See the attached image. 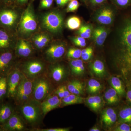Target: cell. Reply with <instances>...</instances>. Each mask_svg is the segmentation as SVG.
<instances>
[{
  "label": "cell",
  "instance_id": "1",
  "mask_svg": "<svg viewBox=\"0 0 131 131\" xmlns=\"http://www.w3.org/2000/svg\"><path fill=\"white\" fill-rule=\"evenodd\" d=\"M119 45L114 56L117 76L121 78L126 88L131 86V20L124 26Z\"/></svg>",
  "mask_w": 131,
  "mask_h": 131
},
{
  "label": "cell",
  "instance_id": "2",
  "mask_svg": "<svg viewBox=\"0 0 131 131\" xmlns=\"http://www.w3.org/2000/svg\"><path fill=\"white\" fill-rule=\"evenodd\" d=\"M15 109L21 115L30 131L40 128L43 124L44 116L40 103L32 99L19 106Z\"/></svg>",
  "mask_w": 131,
  "mask_h": 131
},
{
  "label": "cell",
  "instance_id": "3",
  "mask_svg": "<svg viewBox=\"0 0 131 131\" xmlns=\"http://www.w3.org/2000/svg\"><path fill=\"white\" fill-rule=\"evenodd\" d=\"M48 65L45 60L38 58L29 59L20 63L17 62L16 64L22 74L31 80L46 74Z\"/></svg>",
  "mask_w": 131,
  "mask_h": 131
},
{
  "label": "cell",
  "instance_id": "4",
  "mask_svg": "<svg viewBox=\"0 0 131 131\" xmlns=\"http://www.w3.org/2000/svg\"><path fill=\"white\" fill-rule=\"evenodd\" d=\"M56 87L46 74L33 80L32 99L41 103L54 93Z\"/></svg>",
  "mask_w": 131,
  "mask_h": 131
},
{
  "label": "cell",
  "instance_id": "5",
  "mask_svg": "<svg viewBox=\"0 0 131 131\" xmlns=\"http://www.w3.org/2000/svg\"><path fill=\"white\" fill-rule=\"evenodd\" d=\"M18 17L13 6L0 7V27L14 33Z\"/></svg>",
  "mask_w": 131,
  "mask_h": 131
},
{
  "label": "cell",
  "instance_id": "6",
  "mask_svg": "<svg viewBox=\"0 0 131 131\" xmlns=\"http://www.w3.org/2000/svg\"><path fill=\"white\" fill-rule=\"evenodd\" d=\"M33 80H30L22 74V77L16 90L13 101L18 106L32 98Z\"/></svg>",
  "mask_w": 131,
  "mask_h": 131
},
{
  "label": "cell",
  "instance_id": "7",
  "mask_svg": "<svg viewBox=\"0 0 131 131\" xmlns=\"http://www.w3.org/2000/svg\"><path fill=\"white\" fill-rule=\"evenodd\" d=\"M37 27V23L31 4L28 5L24 11L19 25V31L23 35H28L34 32Z\"/></svg>",
  "mask_w": 131,
  "mask_h": 131
},
{
  "label": "cell",
  "instance_id": "8",
  "mask_svg": "<svg viewBox=\"0 0 131 131\" xmlns=\"http://www.w3.org/2000/svg\"><path fill=\"white\" fill-rule=\"evenodd\" d=\"M63 19L61 15L56 12L45 14L42 18V24L44 28L52 33L59 31L62 27Z\"/></svg>",
  "mask_w": 131,
  "mask_h": 131
},
{
  "label": "cell",
  "instance_id": "9",
  "mask_svg": "<svg viewBox=\"0 0 131 131\" xmlns=\"http://www.w3.org/2000/svg\"><path fill=\"white\" fill-rule=\"evenodd\" d=\"M46 76L55 86L64 82L68 77V71L63 65L54 63L49 64Z\"/></svg>",
  "mask_w": 131,
  "mask_h": 131
},
{
  "label": "cell",
  "instance_id": "10",
  "mask_svg": "<svg viewBox=\"0 0 131 131\" xmlns=\"http://www.w3.org/2000/svg\"><path fill=\"white\" fill-rule=\"evenodd\" d=\"M1 127L2 131H30V128L16 109L9 119Z\"/></svg>",
  "mask_w": 131,
  "mask_h": 131
},
{
  "label": "cell",
  "instance_id": "11",
  "mask_svg": "<svg viewBox=\"0 0 131 131\" xmlns=\"http://www.w3.org/2000/svg\"><path fill=\"white\" fill-rule=\"evenodd\" d=\"M22 74L16 64L7 75V98L13 101L21 81Z\"/></svg>",
  "mask_w": 131,
  "mask_h": 131
},
{
  "label": "cell",
  "instance_id": "12",
  "mask_svg": "<svg viewBox=\"0 0 131 131\" xmlns=\"http://www.w3.org/2000/svg\"><path fill=\"white\" fill-rule=\"evenodd\" d=\"M17 62L14 50L0 52V75L7 76Z\"/></svg>",
  "mask_w": 131,
  "mask_h": 131
},
{
  "label": "cell",
  "instance_id": "13",
  "mask_svg": "<svg viewBox=\"0 0 131 131\" xmlns=\"http://www.w3.org/2000/svg\"><path fill=\"white\" fill-rule=\"evenodd\" d=\"M65 47L62 44H53L46 49L43 54L45 61L49 64L56 63L64 55Z\"/></svg>",
  "mask_w": 131,
  "mask_h": 131
},
{
  "label": "cell",
  "instance_id": "14",
  "mask_svg": "<svg viewBox=\"0 0 131 131\" xmlns=\"http://www.w3.org/2000/svg\"><path fill=\"white\" fill-rule=\"evenodd\" d=\"M16 43L14 33L0 27V52L13 50Z\"/></svg>",
  "mask_w": 131,
  "mask_h": 131
},
{
  "label": "cell",
  "instance_id": "15",
  "mask_svg": "<svg viewBox=\"0 0 131 131\" xmlns=\"http://www.w3.org/2000/svg\"><path fill=\"white\" fill-rule=\"evenodd\" d=\"M16 58H29L33 54L34 49L31 45L24 39H20L16 42L14 49Z\"/></svg>",
  "mask_w": 131,
  "mask_h": 131
},
{
  "label": "cell",
  "instance_id": "16",
  "mask_svg": "<svg viewBox=\"0 0 131 131\" xmlns=\"http://www.w3.org/2000/svg\"><path fill=\"white\" fill-rule=\"evenodd\" d=\"M61 99L54 93L52 94L40 103L44 116L49 112L61 106Z\"/></svg>",
  "mask_w": 131,
  "mask_h": 131
},
{
  "label": "cell",
  "instance_id": "17",
  "mask_svg": "<svg viewBox=\"0 0 131 131\" xmlns=\"http://www.w3.org/2000/svg\"><path fill=\"white\" fill-rule=\"evenodd\" d=\"M15 110V105L10 102H0V126L7 121Z\"/></svg>",
  "mask_w": 131,
  "mask_h": 131
},
{
  "label": "cell",
  "instance_id": "18",
  "mask_svg": "<svg viewBox=\"0 0 131 131\" xmlns=\"http://www.w3.org/2000/svg\"><path fill=\"white\" fill-rule=\"evenodd\" d=\"M118 116L114 108H108L103 110L101 115L102 122L107 126H111L117 121Z\"/></svg>",
  "mask_w": 131,
  "mask_h": 131
},
{
  "label": "cell",
  "instance_id": "19",
  "mask_svg": "<svg viewBox=\"0 0 131 131\" xmlns=\"http://www.w3.org/2000/svg\"><path fill=\"white\" fill-rule=\"evenodd\" d=\"M110 82L112 88L115 90L120 98L126 96V90L124 82L118 76H113L111 78Z\"/></svg>",
  "mask_w": 131,
  "mask_h": 131
},
{
  "label": "cell",
  "instance_id": "20",
  "mask_svg": "<svg viewBox=\"0 0 131 131\" xmlns=\"http://www.w3.org/2000/svg\"><path fill=\"white\" fill-rule=\"evenodd\" d=\"M71 74L74 76H81L84 73L85 68L81 59H74L69 62Z\"/></svg>",
  "mask_w": 131,
  "mask_h": 131
},
{
  "label": "cell",
  "instance_id": "21",
  "mask_svg": "<svg viewBox=\"0 0 131 131\" xmlns=\"http://www.w3.org/2000/svg\"><path fill=\"white\" fill-rule=\"evenodd\" d=\"M85 101L89 107L95 112L100 110L103 104L101 97L96 95L89 96L85 100Z\"/></svg>",
  "mask_w": 131,
  "mask_h": 131
},
{
  "label": "cell",
  "instance_id": "22",
  "mask_svg": "<svg viewBox=\"0 0 131 131\" xmlns=\"http://www.w3.org/2000/svg\"><path fill=\"white\" fill-rule=\"evenodd\" d=\"M66 86L71 94L80 95L84 92L83 84L78 80H73L69 81Z\"/></svg>",
  "mask_w": 131,
  "mask_h": 131
},
{
  "label": "cell",
  "instance_id": "23",
  "mask_svg": "<svg viewBox=\"0 0 131 131\" xmlns=\"http://www.w3.org/2000/svg\"><path fill=\"white\" fill-rule=\"evenodd\" d=\"M118 122L127 123L131 125V106H126L122 108L119 112Z\"/></svg>",
  "mask_w": 131,
  "mask_h": 131
},
{
  "label": "cell",
  "instance_id": "24",
  "mask_svg": "<svg viewBox=\"0 0 131 131\" xmlns=\"http://www.w3.org/2000/svg\"><path fill=\"white\" fill-rule=\"evenodd\" d=\"M113 17V12L111 9L105 8L101 11L97 17V20L101 24L109 25L112 23Z\"/></svg>",
  "mask_w": 131,
  "mask_h": 131
},
{
  "label": "cell",
  "instance_id": "25",
  "mask_svg": "<svg viewBox=\"0 0 131 131\" xmlns=\"http://www.w3.org/2000/svg\"><path fill=\"white\" fill-rule=\"evenodd\" d=\"M85 99L80 95L71 94L67 97L61 99V106H66L83 103Z\"/></svg>",
  "mask_w": 131,
  "mask_h": 131
},
{
  "label": "cell",
  "instance_id": "26",
  "mask_svg": "<svg viewBox=\"0 0 131 131\" xmlns=\"http://www.w3.org/2000/svg\"><path fill=\"white\" fill-rule=\"evenodd\" d=\"M107 35V32L105 28L102 27H98L95 28L94 31V39L98 45H103Z\"/></svg>",
  "mask_w": 131,
  "mask_h": 131
},
{
  "label": "cell",
  "instance_id": "27",
  "mask_svg": "<svg viewBox=\"0 0 131 131\" xmlns=\"http://www.w3.org/2000/svg\"><path fill=\"white\" fill-rule=\"evenodd\" d=\"M50 40L49 37L44 34H39L35 35L33 38L34 44L37 49H42L44 48Z\"/></svg>",
  "mask_w": 131,
  "mask_h": 131
},
{
  "label": "cell",
  "instance_id": "28",
  "mask_svg": "<svg viewBox=\"0 0 131 131\" xmlns=\"http://www.w3.org/2000/svg\"><path fill=\"white\" fill-rule=\"evenodd\" d=\"M104 98L108 104L114 105L119 102L120 97L117 91L112 88H110L106 91Z\"/></svg>",
  "mask_w": 131,
  "mask_h": 131
},
{
  "label": "cell",
  "instance_id": "29",
  "mask_svg": "<svg viewBox=\"0 0 131 131\" xmlns=\"http://www.w3.org/2000/svg\"><path fill=\"white\" fill-rule=\"evenodd\" d=\"M91 69L94 74L99 77H102L105 74V66L102 61L96 60L92 64Z\"/></svg>",
  "mask_w": 131,
  "mask_h": 131
},
{
  "label": "cell",
  "instance_id": "30",
  "mask_svg": "<svg viewBox=\"0 0 131 131\" xmlns=\"http://www.w3.org/2000/svg\"><path fill=\"white\" fill-rule=\"evenodd\" d=\"M7 76L0 75V102L7 98Z\"/></svg>",
  "mask_w": 131,
  "mask_h": 131
},
{
  "label": "cell",
  "instance_id": "31",
  "mask_svg": "<svg viewBox=\"0 0 131 131\" xmlns=\"http://www.w3.org/2000/svg\"><path fill=\"white\" fill-rule=\"evenodd\" d=\"M102 88L101 84L95 79H90L88 82L87 90L89 93H96L100 91Z\"/></svg>",
  "mask_w": 131,
  "mask_h": 131
},
{
  "label": "cell",
  "instance_id": "32",
  "mask_svg": "<svg viewBox=\"0 0 131 131\" xmlns=\"http://www.w3.org/2000/svg\"><path fill=\"white\" fill-rule=\"evenodd\" d=\"M81 21L77 16H74L70 17L67 21V27L71 30H75L80 28Z\"/></svg>",
  "mask_w": 131,
  "mask_h": 131
},
{
  "label": "cell",
  "instance_id": "33",
  "mask_svg": "<svg viewBox=\"0 0 131 131\" xmlns=\"http://www.w3.org/2000/svg\"><path fill=\"white\" fill-rule=\"evenodd\" d=\"M82 50L80 49L70 48L67 52V57L69 58L78 59L81 56Z\"/></svg>",
  "mask_w": 131,
  "mask_h": 131
},
{
  "label": "cell",
  "instance_id": "34",
  "mask_svg": "<svg viewBox=\"0 0 131 131\" xmlns=\"http://www.w3.org/2000/svg\"><path fill=\"white\" fill-rule=\"evenodd\" d=\"M78 32L82 37L88 38L91 36V29L88 26H83L79 29Z\"/></svg>",
  "mask_w": 131,
  "mask_h": 131
},
{
  "label": "cell",
  "instance_id": "35",
  "mask_svg": "<svg viewBox=\"0 0 131 131\" xmlns=\"http://www.w3.org/2000/svg\"><path fill=\"white\" fill-rule=\"evenodd\" d=\"M93 49L92 47H88L82 50L81 57L83 60L88 61L91 58L93 55Z\"/></svg>",
  "mask_w": 131,
  "mask_h": 131
},
{
  "label": "cell",
  "instance_id": "36",
  "mask_svg": "<svg viewBox=\"0 0 131 131\" xmlns=\"http://www.w3.org/2000/svg\"><path fill=\"white\" fill-rule=\"evenodd\" d=\"M79 6V3L77 0H71L68 5L67 12H74L77 10Z\"/></svg>",
  "mask_w": 131,
  "mask_h": 131
},
{
  "label": "cell",
  "instance_id": "37",
  "mask_svg": "<svg viewBox=\"0 0 131 131\" xmlns=\"http://www.w3.org/2000/svg\"><path fill=\"white\" fill-rule=\"evenodd\" d=\"M119 125L114 129L115 131H131V125L126 123L119 124Z\"/></svg>",
  "mask_w": 131,
  "mask_h": 131
},
{
  "label": "cell",
  "instance_id": "38",
  "mask_svg": "<svg viewBox=\"0 0 131 131\" xmlns=\"http://www.w3.org/2000/svg\"><path fill=\"white\" fill-rule=\"evenodd\" d=\"M73 42L76 45L80 47H85L86 45L85 38L82 37H77L73 38Z\"/></svg>",
  "mask_w": 131,
  "mask_h": 131
},
{
  "label": "cell",
  "instance_id": "39",
  "mask_svg": "<svg viewBox=\"0 0 131 131\" xmlns=\"http://www.w3.org/2000/svg\"><path fill=\"white\" fill-rule=\"evenodd\" d=\"M70 130L69 128H46L42 129L39 128L34 130L33 131H69Z\"/></svg>",
  "mask_w": 131,
  "mask_h": 131
},
{
  "label": "cell",
  "instance_id": "40",
  "mask_svg": "<svg viewBox=\"0 0 131 131\" xmlns=\"http://www.w3.org/2000/svg\"><path fill=\"white\" fill-rule=\"evenodd\" d=\"M53 2V0H41L40 7L41 8H49L51 6Z\"/></svg>",
  "mask_w": 131,
  "mask_h": 131
},
{
  "label": "cell",
  "instance_id": "41",
  "mask_svg": "<svg viewBox=\"0 0 131 131\" xmlns=\"http://www.w3.org/2000/svg\"><path fill=\"white\" fill-rule=\"evenodd\" d=\"M15 0H0V7L13 6Z\"/></svg>",
  "mask_w": 131,
  "mask_h": 131
},
{
  "label": "cell",
  "instance_id": "42",
  "mask_svg": "<svg viewBox=\"0 0 131 131\" xmlns=\"http://www.w3.org/2000/svg\"><path fill=\"white\" fill-rule=\"evenodd\" d=\"M54 93L61 99L64 98V94L61 85L57 87L54 90Z\"/></svg>",
  "mask_w": 131,
  "mask_h": 131
},
{
  "label": "cell",
  "instance_id": "43",
  "mask_svg": "<svg viewBox=\"0 0 131 131\" xmlns=\"http://www.w3.org/2000/svg\"><path fill=\"white\" fill-rule=\"evenodd\" d=\"M127 91L126 97L128 105L131 106V86L126 87Z\"/></svg>",
  "mask_w": 131,
  "mask_h": 131
},
{
  "label": "cell",
  "instance_id": "44",
  "mask_svg": "<svg viewBox=\"0 0 131 131\" xmlns=\"http://www.w3.org/2000/svg\"><path fill=\"white\" fill-rule=\"evenodd\" d=\"M61 87H62V89L63 91L64 94V98L67 97L68 96L70 95L71 93L68 90V88H67V86L66 85H64V84H62L61 85Z\"/></svg>",
  "mask_w": 131,
  "mask_h": 131
},
{
  "label": "cell",
  "instance_id": "45",
  "mask_svg": "<svg viewBox=\"0 0 131 131\" xmlns=\"http://www.w3.org/2000/svg\"><path fill=\"white\" fill-rule=\"evenodd\" d=\"M130 0H116L117 4L121 6H126L129 3Z\"/></svg>",
  "mask_w": 131,
  "mask_h": 131
},
{
  "label": "cell",
  "instance_id": "46",
  "mask_svg": "<svg viewBox=\"0 0 131 131\" xmlns=\"http://www.w3.org/2000/svg\"><path fill=\"white\" fill-rule=\"evenodd\" d=\"M69 0H56L57 5L60 6H63L66 5Z\"/></svg>",
  "mask_w": 131,
  "mask_h": 131
},
{
  "label": "cell",
  "instance_id": "47",
  "mask_svg": "<svg viewBox=\"0 0 131 131\" xmlns=\"http://www.w3.org/2000/svg\"><path fill=\"white\" fill-rule=\"evenodd\" d=\"M92 4L96 5L101 4L103 3L105 0H90Z\"/></svg>",
  "mask_w": 131,
  "mask_h": 131
},
{
  "label": "cell",
  "instance_id": "48",
  "mask_svg": "<svg viewBox=\"0 0 131 131\" xmlns=\"http://www.w3.org/2000/svg\"><path fill=\"white\" fill-rule=\"evenodd\" d=\"M28 0H15V2H18L19 3H24L27 2Z\"/></svg>",
  "mask_w": 131,
  "mask_h": 131
},
{
  "label": "cell",
  "instance_id": "49",
  "mask_svg": "<svg viewBox=\"0 0 131 131\" xmlns=\"http://www.w3.org/2000/svg\"><path fill=\"white\" fill-rule=\"evenodd\" d=\"M100 130L99 128L96 127H93L92 128L90 129V131H99Z\"/></svg>",
  "mask_w": 131,
  "mask_h": 131
},
{
  "label": "cell",
  "instance_id": "50",
  "mask_svg": "<svg viewBox=\"0 0 131 131\" xmlns=\"http://www.w3.org/2000/svg\"><path fill=\"white\" fill-rule=\"evenodd\" d=\"M0 131H2V129L1 127V126H0Z\"/></svg>",
  "mask_w": 131,
  "mask_h": 131
},
{
  "label": "cell",
  "instance_id": "51",
  "mask_svg": "<svg viewBox=\"0 0 131 131\" xmlns=\"http://www.w3.org/2000/svg\"><path fill=\"white\" fill-rule=\"evenodd\" d=\"M69 1H71V0H69Z\"/></svg>",
  "mask_w": 131,
  "mask_h": 131
}]
</instances>
